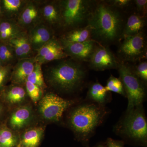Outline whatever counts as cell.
Segmentation results:
<instances>
[{"label": "cell", "instance_id": "obj_1", "mask_svg": "<svg viewBox=\"0 0 147 147\" xmlns=\"http://www.w3.org/2000/svg\"><path fill=\"white\" fill-rule=\"evenodd\" d=\"M125 22L120 10L100 1L94 2L86 25L90 28L92 39L108 47L122 38Z\"/></svg>", "mask_w": 147, "mask_h": 147}, {"label": "cell", "instance_id": "obj_2", "mask_svg": "<svg viewBox=\"0 0 147 147\" xmlns=\"http://www.w3.org/2000/svg\"><path fill=\"white\" fill-rule=\"evenodd\" d=\"M109 113L106 106L84 100L74 106L69 113L67 123L76 139L89 147L91 138Z\"/></svg>", "mask_w": 147, "mask_h": 147}, {"label": "cell", "instance_id": "obj_3", "mask_svg": "<svg viewBox=\"0 0 147 147\" xmlns=\"http://www.w3.org/2000/svg\"><path fill=\"white\" fill-rule=\"evenodd\" d=\"M87 71L80 62L63 60L47 69V80L51 86L58 91L70 93L84 87Z\"/></svg>", "mask_w": 147, "mask_h": 147}, {"label": "cell", "instance_id": "obj_4", "mask_svg": "<svg viewBox=\"0 0 147 147\" xmlns=\"http://www.w3.org/2000/svg\"><path fill=\"white\" fill-rule=\"evenodd\" d=\"M113 131L125 143L147 147V120L143 105L126 110Z\"/></svg>", "mask_w": 147, "mask_h": 147}, {"label": "cell", "instance_id": "obj_5", "mask_svg": "<svg viewBox=\"0 0 147 147\" xmlns=\"http://www.w3.org/2000/svg\"><path fill=\"white\" fill-rule=\"evenodd\" d=\"M61 16V26L73 29L84 27L94 1L87 0H62L58 1Z\"/></svg>", "mask_w": 147, "mask_h": 147}, {"label": "cell", "instance_id": "obj_6", "mask_svg": "<svg viewBox=\"0 0 147 147\" xmlns=\"http://www.w3.org/2000/svg\"><path fill=\"white\" fill-rule=\"evenodd\" d=\"M117 69L128 100L126 110L143 105L146 98L147 85L135 75L130 66L125 63L121 62Z\"/></svg>", "mask_w": 147, "mask_h": 147}, {"label": "cell", "instance_id": "obj_7", "mask_svg": "<svg viewBox=\"0 0 147 147\" xmlns=\"http://www.w3.org/2000/svg\"><path fill=\"white\" fill-rule=\"evenodd\" d=\"M123 38L118 50V55L122 60L121 62H136L146 59V40L143 31Z\"/></svg>", "mask_w": 147, "mask_h": 147}, {"label": "cell", "instance_id": "obj_8", "mask_svg": "<svg viewBox=\"0 0 147 147\" xmlns=\"http://www.w3.org/2000/svg\"><path fill=\"white\" fill-rule=\"evenodd\" d=\"M74 103V100L64 99L54 93H48L39 101L38 110L42 117L46 120L58 122L66 110Z\"/></svg>", "mask_w": 147, "mask_h": 147}, {"label": "cell", "instance_id": "obj_9", "mask_svg": "<svg viewBox=\"0 0 147 147\" xmlns=\"http://www.w3.org/2000/svg\"><path fill=\"white\" fill-rule=\"evenodd\" d=\"M121 62L108 46L98 43L89 61V66L95 71L117 69Z\"/></svg>", "mask_w": 147, "mask_h": 147}, {"label": "cell", "instance_id": "obj_10", "mask_svg": "<svg viewBox=\"0 0 147 147\" xmlns=\"http://www.w3.org/2000/svg\"><path fill=\"white\" fill-rule=\"evenodd\" d=\"M16 21L21 28L27 32L43 22L39 4L35 1H27Z\"/></svg>", "mask_w": 147, "mask_h": 147}, {"label": "cell", "instance_id": "obj_11", "mask_svg": "<svg viewBox=\"0 0 147 147\" xmlns=\"http://www.w3.org/2000/svg\"><path fill=\"white\" fill-rule=\"evenodd\" d=\"M60 42L67 56L80 62L89 61L98 44L92 40L83 42Z\"/></svg>", "mask_w": 147, "mask_h": 147}, {"label": "cell", "instance_id": "obj_12", "mask_svg": "<svg viewBox=\"0 0 147 147\" xmlns=\"http://www.w3.org/2000/svg\"><path fill=\"white\" fill-rule=\"evenodd\" d=\"M27 32L32 49L37 52L54 38L53 31L43 22L38 24Z\"/></svg>", "mask_w": 147, "mask_h": 147}, {"label": "cell", "instance_id": "obj_13", "mask_svg": "<svg viewBox=\"0 0 147 147\" xmlns=\"http://www.w3.org/2000/svg\"><path fill=\"white\" fill-rule=\"evenodd\" d=\"M35 63L34 57L17 61L11 73L12 83L22 86L25 85L28 77L34 69Z\"/></svg>", "mask_w": 147, "mask_h": 147}, {"label": "cell", "instance_id": "obj_14", "mask_svg": "<svg viewBox=\"0 0 147 147\" xmlns=\"http://www.w3.org/2000/svg\"><path fill=\"white\" fill-rule=\"evenodd\" d=\"M13 47L17 60L32 58V49L28 32H21L8 41Z\"/></svg>", "mask_w": 147, "mask_h": 147}, {"label": "cell", "instance_id": "obj_15", "mask_svg": "<svg viewBox=\"0 0 147 147\" xmlns=\"http://www.w3.org/2000/svg\"><path fill=\"white\" fill-rule=\"evenodd\" d=\"M112 97L110 92L105 90L98 82H94L90 84L87 92L85 100L96 104L106 106V105L112 100Z\"/></svg>", "mask_w": 147, "mask_h": 147}, {"label": "cell", "instance_id": "obj_16", "mask_svg": "<svg viewBox=\"0 0 147 147\" xmlns=\"http://www.w3.org/2000/svg\"><path fill=\"white\" fill-rule=\"evenodd\" d=\"M32 117V110L30 106H21L14 110L11 115L9 125L13 130H20L30 123Z\"/></svg>", "mask_w": 147, "mask_h": 147}, {"label": "cell", "instance_id": "obj_17", "mask_svg": "<svg viewBox=\"0 0 147 147\" xmlns=\"http://www.w3.org/2000/svg\"><path fill=\"white\" fill-rule=\"evenodd\" d=\"M146 17L135 12L129 16L125 22L122 38L135 35L143 31L146 25Z\"/></svg>", "mask_w": 147, "mask_h": 147}, {"label": "cell", "instance_id": "obj_18", "mask_svg": "<svg viewBox=\"0 0 147 147\" xmlns=\"http://www.w3.org/2000/svg\"><path fill=\"white\" fill-rule=\"evenodd\" d=\"M24 31L16 20L3 18L0 20V42H8Z\"/></svg>", "mask_w": 147, "mask_h": 147}, {"label": "cell", "instance_id": "obj_19", "mask_svg": "<svg viewBox=\"0 0 147 147\" xmlns=\"http://www.w3.org/2000/svg\"><path fill=\"white\" fill-rule=\"evenodd\" d=\"M42 21L52 26H61L60 12L58 1L46 3L41 7Z\"/></svg>", "mask_w": 147, "mask_h": 147}, {"label": "cell", "instance_id": "obj_20", "mask_svg": "<svg viewBox=\"0 0 147 147\" xmlns=\"http://www.w3.org/2000/svg\"><path fill=\"white\" fill-rule=\"evenodd\" d=\"M27 1L24 0L1 1L3 18L16 20Z\"/></svg>", "mask_w": 147, "mask_h": 147}, {"label": "cell", "instance_id": "obj_21", "mask_svg": "<svg viewBox=\"0 0 147 147\" xmlns=\"http://www.w3.org/2000/svg\"><path fill=\"white\" fill-rule=\"evenodd\" d=\"M27 94L23 86L13 84L5 90L4 98L6 102L10 105H18L26 100Z\"/></svg>", "mask_w": 147, "mask_h": 147}, {"label": "cell", "instance_id": "obj_22", "mask_svg": "<svg viewBox=\"0 0 147 147\" xmlns=\"http://www.w3.org/2000/svg\"><path fill=\"white\" fill-rule=\"evenodd\" d=\"M92 39L91 30L89 26H85L73 29L66 34L61 40L70 42H83Z\"/></svg>", "mask_w": 147, "mask_h": 147}, {"label": "cell", "instance_id": "obj_23", "mask_svg": "<svg viewBox=\"0 0 147 147\" xmlns=\"http://www.w3.org/2000/svg\"><path fill=\"white\" fill-rule=\"evenodd\" d=\"M44 131V129L41 127L28 129L23 134L20 145L24 147H38Z\"/></svg>", "mask_w": 147, "mask_h": 147}, {"label": "cell", "instance_id": "obj_24", "mask_svg": "<svg viewBox=\"0 0 147 147\" xmlns=\"http://www.w3.org/2000/svg\"><path fill=\"white\" fill-rule=\"evenodd\" d=\"M18 61L13 47L9 42H0V61L4 66L12 65Z\"/></svg>", "mask_w": 147, "mask_h": 147}, {"label": "cell", "instance_id": "obj_25", "mask_svg": "<svg viewBox=\"0 0 147 147\" xmlns=\"http://www.w3.org/2000/svg\"><path fill=\"white\" fill-rule=\"evenodd\" d=\"M18 139L12 130L6 127L0 129V147H16Z\"/></svg>", "mask_w": 147, "mask_h": 147}, {"label": "cell", "instance_id": "obj_26", "mask_svg": "<svg viewBox=\"0 0 147 147\" xmlns=\"http://www.w3.org/2000/svg\"><path fill=\"white\" fill-rule=\"evenodd\" d=\"M41 65H42L36 62L34 69L28 77L27 81L36 85L43 90L46 86Z\"/></svg>", "mask_w": 147, "mask_h": 147}, {"label": "cell", "instance_id": "obj_27", "mask_svg": "<svg viewBox=\"0 0 147 147\" xmlns=\"http://www.w3.org/2000/svg\"><path fill=\"white\" fill-rule=\"evenodd\" d=\"M105 88L108 92H114L126 97V94L123 85L119 78H116L112 75H110Z\"/></svg>", "mask_w": 147, "mask_h": 147}, {"label": "cell", "instance_id": "obj_28", "mask_svg": "<svg viewBox=\"0 0 147 147\" xmlns=\"http://www.w3.org/2000/svg\"><path fill=\"white\" fill-rule=\"evenodd\" d=\"M25 87L27 94L31 100L36 103L42 98L43 90L36 85L27 81L25 83Z\"/></svg>", "mask_w": 147, "mask_h": 147}, {"label": "cell", "instance_id": "obj_29", "mask_svg": "<svg viewBox=\"0 0 147 147\" xmlns=\"http://www.w3.org/2000/svg\"><path fill=\"white\" fill-rule=\"evenodd\" d=\"M131 70L138 78L146 85L147 83V62L146 60L141 61L137 65L130 66Z\"/></svg>", "mask_w": 147, "mask_h": 147}, {"label": "cell", "instance_id": "obj_30", "mask_svg": "<svg viewBox=\"0 0 147 147\" xmlns=\"http://www.w3.org/2000/svg\"><path fill=\"white\" fill-rule=\"evenodd\" d=\"M12 65L4 66L0 69V89L3 87L9 78L10 77Z\"/></svg>", "mask_w": 147, "mask_h": 147}, {"label": "cell", "instance_id": "obj_31", "mask_svg": "<svg viewBox=\"0 0 147 147\" xmlns=\"http://www.w3.org/2000/svg\"><path fill=\"white\" fill-rule=\"evenodd\" d=\"M134 1L137 10L136 13L140 16L146 17L147 11V0H136Z\"/></svg>", "mask_w": 147, "mask_h": 147}, {"label": "cell", "instance_id": "obj_32", "mask_svg": "<svg viewBox=\"0 0 147 147\" xmlns=\"http://www.w3.org/2000/svg\"><path fill=\"white\" fill-rule=\"evenodd\" d=\"M110 5L121 10L126 9L131 5L132 1L130 0H111L106 1Z\"/></svg>", "mask_w": 147, "mask_h": 147}, {"label": "cell", "instance_id": "obj_33", "mask_svg": "<svg viewBox=\"0 0 147 147\" xmlns=\"http://www.w3.org/2000/svg\"><path fill=\"white\" fill-rule=\"evenodd\" d=\"M125 143L123 140H115L111 138L106 139L105 145V147H125Z\"/></svg>", "mask_w": 147, "mask_h": 147}, {"label": "cell", "instance_id": "obj_34", "mask_svg": "<svg viewBox=\"0 0 147 147\" xmlns=\"http://www.w3.org/2000/svg\"><path fill=\"white\" fill-rule=\"evenodd\" d=\"M3 17L1 5V1L0 0V20H1Z\"/></svg>", "mask_w": 147, "mask_h": 147}, {"label": "cell", "instance_id": "obj_35", "mask_svg": "<svg viewBox=\"0 0 147 147\" xmlns=\"http://www.w3.org/2000/svg\"><path fill=\"white\" fill-rule=\"evenodd\" d=\"M94 147H105V146L104 144H99Z\"/></svg>", "mask_w": 147, "mask_h": 147}, {"label": "cell", "instance_id": "obj_36", "mask_svg": "<svg viewBox=\"0 0 147 147\" xmlns=\"http://www.w3.org/2000/svg\"><path fill=\"white\" fill-rule=\"evenodd\" d=\"M3 111V107L2 105L0 103V116L1 115Z\"/></svg>", "mask_w": 147, "mask_h": 147}, {"label": "cell", "instance_id": "obj_37", "mask_svg": "<svg viewBox=\"0 0 147 147\" xmlns=\"http://www.w3.org/2000/svg\"><path fill=\"white\" fill-rule=\"evenodd\" d=\"M3 66H4V65H3L1 61H0V69Z\"/></svg>", "mask_w": 147, "mask_h": 147}, {"label": "cell", "instance_id": "obj_38", "mask_svg": "<svg viewBox=\"0 0 147 147\" xmlns=\"http://www.w3.org/2000/svg\"><path fill=\"white\" fill-rule=\"evenodd\" d=\"M18 147H24L22 146H21V145H19V146H18Z\"/></svg>", "mask_w": 147, "mask_h": 147}]
</instances>
